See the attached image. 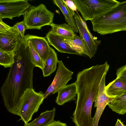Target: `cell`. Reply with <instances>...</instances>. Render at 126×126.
<instances>
[{"label":"cell","instance_id":"cell-25","mask_svg":"<svg viewBox=\"0 0 126 126\" xmlns=\"http://www.w3.org/2000/svg\"><path fill=\"white\" fill-rule=\"evenodd\" d=\"M17 30L20 35L22 42H23L24 34L25 30L26 29V26L23 21H22L17 22L15 25Z\"/></svg>","mask_w":126,"mask_h":126},{"label":"cell","instance_id":"cell-26","mask_svg":"<svg viewBox=\"0 0 126 126\" xmlns=\"http://www.w3.org/2000/svg\"><path fill=\"white\" fill-rule=\"evenodd\" d=\"M46 126H67V125L66 123L62 122L59 120H54Z\"/></svg>","mask_w":126,"mask_h":126},{"label":"cell","instance_id":"cell-23","mask_svg":"<svg viewBox=\"0 0 126 126\" xmlns=\"http://www.w3.org/2000/svg\"><path fill=\"white\" fill-rule=\"evenodd\" d=\"M16 29L15 25L10 27L0 19V34H4L14 31Z\"/></svg>","mask_w":126,"mask_h":126},{"label":"cell","instance_id":"cell-3","mask_svg":"<svg viewBox=\"0 0 126 126\" xmlns=\"http://www.w3.org/2000/svg\"><path fill=\"white\" fill-rule=\"evenodd\" d=\"M85 21H91L107 12L120 2L115 0H72Z\"/></svg>","mask_w":126,"mask_h":126},{"label":"cell","instance_id":"cell-18","mask_svg":"<svg viewBox=\"0 0 126 126\" xmlns=\"http://www.w3.org/2000/svg\"><path fill=\"white\" fill-rule=\"evenodd\" d=\"M107 105L112 111L119 114H125L126 113V91L114 98Z\"/></svg>","mask_w":126,"mask_h":126},{"label":"cell","instance_id":"cell-4","mask_svg":"<svg viewBox=\"0 0 126 126\" xmlns=\"http://www.w3.org/2000/svg\"><path fill=\"white\" fill-rule=\"evenodd\" d=\"M44 94L35 92L33 88L27 89L20 97L18 115L20 120L27 124L32 119L33 114L37 112L44 99Z\"/></svg>","mask_w":126,"mask_h":126},{"label":"cell","instance_id":"cell-19","mask_svg":"<svg viewBox=\"0 0 126 126\" xmlns=\"http://www.w3.org/2000/svg\"><path fill=\"white\" fill-rule=\"evenodd\" d=\"M64 41L73 49L81 55L84 54L89 57V53L84 42L81 37L76 34H75L72 38H65Z\"/></svg>","mask_w":126,"mask_h":126},{"label":"cell","instance_id":"cell-15","mask_svg":"<svg viewBox=\"0 0 126 126\" xmlns=\"http://www.w3.org/2000/svg\"><path fill=\"white\" fill-rule=\"evenodd\" d=\"M105 90L108 96L114 98L126 91V83L119 78H116L105 86Z\"/></svg>","mask_w":126,"mask_h":126},{"label":"cell","instance_id":"cell-28","mask_svg":"<svg viewBox=\"0 0 126 126\" xmlns=\"http://www.w3.org/2000/svg\"><path fill=\"white\" fill-rule=\"evenodd\" d=\"M115 126H126L123 122L121 121V120L117 119Z\"/></svg>","mask_w":126,"mask_h":126},{"label":"cell","instance_id":"cell-17","mask_svg":"<svg viewBox=\"0 0 126 126\" xmlns=\"http://www.w3.org/2000/svg\"><path fill=\"white\" fill-rule=\"evenodd\" d=\"M58 61L56 53L50 47L48 56L45 62L44 67L42 70L44 77L49 76L55 71Z\"/></svg>","mask_w":126,"mask_h":126},{"label":"cell","instance_id":"cell-5","mask_svg":"<svg viewBox=\"0 0 126 126\" xmlns=\"http://www.w3.org/2000/svg\"><path fill=\"white\" fill-rule=\"evenodd\" d=\"M23 15L26 30H39L53 23L54 13L48 10L45 5L40 4L37 6H31Z\"/></svg>","mask_w":126,"mask_h":126},{"label":"cell","instance_id":"cell-16","mask_svg":"<svg viewBox=\"0 0 126 126\" xmlns=\"http://www.w3.org/2000/svg\"><path fill=\"white\" fill-rule=\"evenodd\" d=\"M56 109L47 110L41 113L40 116L32 122L25 124L24 126H46L54 120Z\"/></svg>","mask_w":126,"mask_h":126},{"label":"cell","instance_id":"cell-8","mask_svg":"<svg viewBox=\"0 0 126 126\" xmlns=\"http://www.w3.org/2000/svg\"><path fill=\"white\" fill-rule=\"evenodd\" d=\"M58 66L54 78L44 94V99L51 94H54L66 85L72 79L73 72L65 66L62 61H58Z\"/></svg>","mask_w":126,"mask_h":126},{"label":"cell","instance_id":"cell-21","mask_svg":"<svg viewBox=\"0 0 126 126\" xmlns=\"http://www.w3.org/2000/svg\"><path fill=\"white\" fill-rule=\"evenodd\" d=\"M15 52L0 49V64L5 68L11 67L15 63Z\"/></svg>","mask_w":126,"mask_h":126},{"label":"cell","instance_id":"cell-20","mask_svg":"<svg viewBox=\"0 0 126 126\" xmlns=\"http://www.w3.org/2000/svg\"><path fill=\"white\" fill-rule=\"evenodd\" d=\"M50 26L51 27V30L54 32L65 38H72L75 34L72 28L68 24H57L52 23Z\"/></svg>","mask_w":126,"mask_h":126},{"label":"cell","instance_id":"cell-12","mask_svg":"<svg viewBox=\"0 0 126 126\" xmlns=\"http://www.w3.org/2000/svg\"><path fill=\"white\" fill-rule=\"evenodd\" d=\"M46 38L49 45L53 46L59 52L81 55L64 42L65 38L57 34L51 30L47 34Z\"/></svg>","mask_w":126,"mask_h":126},{"label":"cell","instance_id":"cell-14","mask_svg":"<svg viewBox=\"0 0 126 126\" xmlns=\"http://www.w3.org/2000/svg\"><path fill=\"white\" fill-rule=\"evenodd\" d=\"M54 4L58 6L63 14L65 21L71 26L74 32H79L73 16L76 13L67 5L64 0H53Z\"/></svg>","mask_w":126,"mask_h":126},{"label":"cell","instance_id":"cell-24","mask_svg":"<svg viewBox=\"0 0 126 126\" xmlns=\"http://www.w3.org/2000/svg\"><path fill=\"white\" fill-rule=\"evenodd\" d=\"M116 75L117 78H119L126 83V65L117 69Z\"/></svg>","mask_w":126,"mask_h":126},{"label":"cell","instance_id":"cell-13","mask_svg":"<svg viewBox=\"0 0 126 126\" xmlns=\"http://www.w3.org/2000/svg\"><path fill=\"white\" fill-rule=\"evenodd\" d=\"M58 93L55 102L58 105H62L71 101L76 100L77 88L75 82L66 85Z\"/></svg>","mask_w":126,"mask_h":126},{"label":"cell","instance_id":"cell-10","mask_svg":"<svg viewBox=\"0 0 126 126\" xmlns=\"http://www.w3.org/2000/svg\"><path fill=\"white\" fill-rule=\"evenodd\" d=\"M24 40L31 42L34 50L45 64L50 48L46 38L28 34L24 35Z\"/></svg>","mask_w":126,"mask_h":126},{"label":"cell","instance_id":"cell-22","mask_svg":"<svg viewBox=\"0 0 126 126\" xmlns=\"http://www.w3.org/2000/svg\"><path fill=\"white\" fill-rule=\"evenodd\" d=\"M29 47L31 62L34 67H38L42 70L44 66V63L37 53L34 50L31 42L29 41H24Z\"/></svg>","mask_w":126,"mask_h":126},{"label":"cell","instance_id":"cell-6","mask_svg":"<svg viewBox=\"0 0 126 126\" xmlns=\"http://www.w3.org/2000/svg\"><path fill=\"white\" fill-rule=\"evenodd\" d=\"M31 6L26 0H0V19L19 17Z\"/></svg>","mask_w":126,"mask_h":126},{"label":"cell","instance_id":"cell-9","mask_svg":"<svg viewBox=\"0 0 126 126\" xmlns=\"http://www.w3.org/2000/svg\"><path fill=\"white\" fill-rule=\"evenodd\" d=\"M107 73L104 75L99 85L98 94L94 101V107L96 109L93 119V126H98L100 118L105 107L114 98L108 96L105 90V77Z\"/></svg>","mask_w":126,"mask_h":126},{"label":"cell","instance_id":"cell-1","mask_svg":"<svg viewBox=\"0 0 126 126\" xmlns=\"http://www.w3.org/2000/svg\"><path fill=\"white\" fill-rule=\"evenodd\" d=\"M15 63L10 67L0 92L5 107L18 115L21 97L27 89L33 88V71L29 47L21 42L15 52Z\"/></svg>","mask_w":126,"mask_h":126},{"label":"cell","instance_id":"cell-2","mask_svg":"<svg viewBox=\"0 0 126 126\" xmlns=\"http://www.w3.org/2000/svg\"><path fill=\"white\" fill-rule=\"evenodd\" d=\"M91 21L93 30L102 35L126 31V1Z\"/></svg>","mask_w":126,"mask_h":126},{"label":"cell","instance_id":"cell-7","mask_svg":"<svg viewBox=\"0 0 126 126\" xmlns=\"http://www.w3.org/2000/svg\"><path fill=\"white\" fill-rule=\"evenodd\" d=\"M74 18L78 29L80 37L84 42L89 53V57L91 59L95 54L98 47L101 43V41L93 36L88 29L86 22L77 13H76Z\"/></svg>","mask_w":126,"mask_h":126},{"label":"cell","instance_id":"cell-27","mask_svg":"<svg viewBox=\"0 0 126 126\" xmlns=\"http://www.w3.org/2000/svg\"><path fill=\"white\" fill-rule=\"evenodd\" d=\"M64 1L68 6L72 10L76 11V7L72 0H64Z\"/></svg>","mask_w":126,"mask_h":126},{"label":"cell","instance_id":"cell-11","mask_svg":"<svg viewBox=\"0 0 126 126\" xmlns=\"http://www.w3.org/2000/svg\"><path fill=\"white\" fill-rule=\"evenodd\" d=\"M22 42L21 37L17 29L4 34H0V49L15 52Z\"/></svg>","mask_w":126,"mask_h":126}]
</instances>
